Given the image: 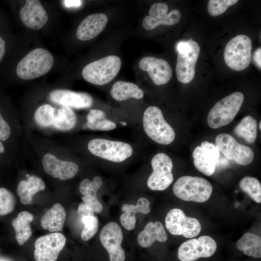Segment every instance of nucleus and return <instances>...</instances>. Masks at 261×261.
Listing matches in <instances>:
<instances>
[{
  "label": "nucleus",
  "mask_w": 261,
  "mask_h": 261,
  "mask_svg": "<svg viewBox=\"0 0 261 261\" xmlns=\"http://www.w3.org/2000/svg\"><path fill=\"white\" fill-rule=\"evenodd\" d=\"M54 58L47 50L36 48L28 53L18 63L16 72L23 80H30L43 76L52 68Z\"/></svg>",
  "instance_id": "nucleus-1"
},
{
  "label": "nucleus",
  "mask_w": 261,
  "mask_h": 261,
  "mask_svg": "<svg viewBox=\"0 0 261 261\" xmlns=\"http://www.w3.org/2000/svg\"><path fill=\"white\" fill-rule=\"evenodd\" d=\"M173 191L182 200L203 203L209 199L213 188L208 180L202 177L183 176L175 182Z\"/></svg>",
  "instance_id": "nucleus-2"
},
{
  "label": "nucleus",
  "mask_w": 261,
  "mask_h": 261,
  "mask_svg": "<svg viewBox=\"0 0 261 261\" xmlns=\"http://www.w3.org/2000/svg\"><path fill=\"white\" fill-rule=\"evenodd\" d=\"M143 124L145 133L154 142L167 145L174 141L175 136L174 130L165 121L158 107L151 106L145 110Z\"/></svg>",
  "instance_id": "nucleus-3"
},
{
  "label": "nucleus",
  "mask_w": 261,
  "mask_h": 261,
  "mask_svg": "<svg viewBox=\"0 0 261 261\" xmlns=\"http://www.w3.org/2000/svg\"><path fill=\"white\" fill-rule=\"evenodd\" d=\"M121 66V60L118 56H106L86 65L82 70V76L91 84L105 85L116 76Z\"/></svg>",
  "instance_id": "nucleus-4"
},
{
  "label": "nucleus",
  "mask_w": 261,
  "mask_h": 261,
  "mask_svg": "<svg viewBox=\"0 0 261 261\" xmlns=\"http://www.w3.org/2000/svg\"><path fill=\"white\" fill-rule=\"evenodd\" d=\"M244 100L240 92H235L217 102L207 116L209 126L218 129L230 124L239 112Z\"/></svg>",
  "instance_id": "nucleus-5"
},
{
  "label": "nucleus",
  "mask_w": 261,
  "mask_h": 261,
  "mask_svg": "<svg viewBox=\"0 0 261 261\" xmlns=\"http://www.w3.org/2000/svg\"><path fill=\"white\" fill-rule=\"evenodd\" d=\"M178 52L176 74L178 81L182 83L190 82L195 73V65L198 58L200 47L199 44L190 38L181 41L177 45Z\"/></svg>",
  "instance_id": "nucleus-6"
},
{
  "label": "nucleus",
  "mask_w": 261,
  "mask_h": 261,
  "mask_svg": "<svg viewBox=\"0 0 261 261\" xmlns=\"http://www.w3.org/2000/svg\"><path fill=\"white\" fill-rule=\"evenodd\" d=\"M252 42L249 37L239 35L232 39L224 49V58L226 65L236 71L248 67L251 59Z\"/></svg>",
  "instance_id": "nucleus-7"
},
{
  "label": "nucleus",
  "mask_w": 261,
  "mask_h": 261,
  "mask_svg": "<svg viewBox=\"0 0 261 261\" xmlns=\"http://www.w3.org/2000/svg\"><path fill=\"white\" fill-rule=\"evenodd\" d=\"M87 147L94 155L115 162L124 161L133 153L132 147L126 143L103 138L91 140Z\"/></svg>",
  "instance_id": "nucleus-8"
},
{
  "label": "nucleus",
  "mask_w": 261,
  "mask_h": 261,
  "mask_svg": "<svg viewBox=\"0 0 261 261\" xmlns=\"http://www.w3.org/2000/svg\"><path fill=\"white\" fill-rule=\"evenodd\" d=\"M216 146L229 160L241 165H247L253 161L254 153L249 147L238 143L230 134L220 133L216 138Z\"/></svg>",
  "instance_id": "nucleus-9"
},
{
  "label": "nucleus",
  "mask_w": 261,
  "mask_h": 261,
  "mask_svg": "<svg viewBox=\"0 0 261 261\" xmlns=\"http://www.w3.org/2000/svg\"><path fill=\"white\" fill-rule=\"evenodd\" d=\"M151 166L153 172L147 179V186L153 190L166 189L174 180L172 160L165 153H159L153 157Z\"/></svg>",
  "instance_id": "nucleus-10"
},
{
  "label": "nucleus",
  "mask_w": 261,
  "mask_h": 261,
  "mask_svg": "<svg viewBox=\"0 0 261 261\" xmlns=\"http://www.w3.org/2000/svg\"><path fill=\"white\" fill-rule=\"evenodd\" d=\"M165 226L169 232L174 235H183L187 238L197 236L201 231L199 221L194 218L187 217L179 208H174L167 214Z\"/></svg>",
  "instance_id": "nucleus-11"
},
{
  "label": "nucleus",
  "mask_w": 261,
  "mask_h": 261,
  "mask_svg": "<svg viewBox=\"0 0 261 261\" xmlns=\"http://www.w3.org/2000/svg\"><path fill=\"white\" fill-rule=\"evenodd\" d=\"M217 248V243L211 237L203 235L183 242L178 248V257L181 261H195L213 256Z\"/></svg>",
  "instance_id": "nucleus-12"
},
{
  "label": "nucleus",
  "mask_w": 261,
  "mask_h": 261,
  "mask_svg": "<svg viewBox=\"0 0 261 261\" xmlns=\"http://www.w3.org/2000/svg\"><path fill=\"white\" fill-rule=\"evenodd\" d=\"M64 234L54 232L41 236L35 242L34 257L36 261H56L66 243Z\"/></svg>",
  "instance_id": "nucleus-13"
},
{
  "label": "nucleus",
  "mask_w": 261,
  "mask_h": 261,
  "mask_svg": "<svg viewBox=\"0 0 261 261\" xmlns=\"http://www.w3.org/2000/svg\"><path fill=\"white\" fill-rule=\"evenodd\" d=\"M100 239L109 254L110 261H125V252L121 246L123 233L118 224L110 222L105 225L100 232Z\"/></svg>",
  "instance_id": "nucleus-14"
},
{
  "label": "nucleus",
  "mask_w": 261,
  "mask_h": 261,
  "mask_svg": "<svg viewBox=\"0 0 261 261\" xmlns=\"http://www.w3.org/2000/svg\"><path fill=\"white\" fill-rule=\"evenodd\" d=\"M221 153L215 145L207 141L197 146L192 155L193 163L196 169L207 176L213 174L216 169V163Z\"/></svg>",
  "instance_id": "nucleus-15"
},
{
  "label": "nucleus",
  "mask_w": 261,
  "mask_h": 261,
  "mask_svg": "<svg viewBox=\"0 0 261 261\" xmlns=\"http://www.w3.org/2000/svg\"><path fill=\"white\" fill-rule=\"evenodd\" d=\"M168 5L163 2L155 3L149 11V15L145 17L143 20V27L151 30L160 25L172 26L177 24L181 19L179 11L174 9L169 13Z\"/></svg>",
  "instance_id": "nucleus-16"
},
{
  "label": "nucleus",
  "mask_w": 261,
  "mask_h": 261,
  "mask_svg": "<svg viewBox=\"0 0 261 261\" xmlns=\"http://www.w3.org/2000/svg\"><path fill=\"white\" fill-rule=\"evenodd\" d=\"M139 66L141 69L147 72L153 82L158 86L167 83L173 75L171 66L163 59L146 57L140 61Z\"/></svg>",
  "instance_id": "nucleus-17"
},
{
  "label": "nucleus",
  "mask_w": 261,
  "mask_h": 261,
  "mask_svg": "<svg viewBox=\"0 0 261 261\" xmlns=\"http://www.w3.org/2000/svg\"><path fill=\"white\" fill-rule=\"evenodd\" d=\"M43 165L47 174L61 180L72 178L79 170L76 163L60 160L50 153H47L44 156Z\"/></svg>",
  "instance_id": "nucleus-18"
},
{
  "label": "nucleus",
  "mask_w": 261,
  "mask_h": 261,
  "mask_svg": "<svg viewBox=\"0 0 261 261\" xmlns=\"http://www.w3.org/2000/svg\"><path fill=\"white\" fill-rule=\"evenodd\" d=\"M22 22L28 28L37 30L42 29L48 19V14L38 0H28L20 12Z\"/></svg>",
  "instance_id": "nucleus-19"
},
{
  "label": "nucleus",
  "mask_w": 261,
  "mask_h": 261,
  "mask_svg": "<svg viewBox=\"0 0 261 261\" xmlns=\"http://www.w3.org/2000/svg\"><path fill=\"white\" fill-rule=\"evenodd\" d=\"M49 97L50 101L55 103L76 109L88 108L93 104L92 97L85 92L56 89L52 91Z\"/></svg>",
  "instance_id": "nucleus-20"
},
{
  "label": "nucleus",
  "mask_w": 261,
  "mask_h": 261,
  "mask_svg": "<svg viewBox=\"0 0 261 261\" xmlns=\"http://www.w3.org/2000/svg\"><path fill=\"white\" fill-rule=\"evenodd\" d=\"M108 22L107 16L103 13L89 15L79 25L76 32L81 41H88L97 37L105 28Z\"/></svg>",
  "instance_id": "nucleus-21"
},
{
  "label": "nucleus",
  "mask_w": 261,
  "mask_h": 261,
  "mask_svg": "<svg viewBox=\"0 0 261 261\" xmlns=\"http://www.w3.org/2000/svg\"><path fill=\"white\" fill-rule=\"evenodd\" d=\"M102 184V180L100 176H95L92 181L85 178L79 185V191L83 195L82 199L84 203L89 205L96 213L102 210V206L97 197V191Z\"/></svg>",
  "instance_id": "nucleus-22"
},
{
  "label": "nucleus",
  "mask_w": 261,
  "mask_h": 261,
  "mask_svg": "<svg viewBox=\"0 0 261 261\" xmlns=\"http://www.w3.org/2000/svg\"><path fill=\"white\" fill-rule=\"evenodd\" d=\"M27 180L20 181L17 187V193L20 197V202L24 204L31 203L34 195L44 189L45 184L40 177L35 175H27Z\"/></svg>",
  "instance_id": "nucleus-23"
},
{
  "label": "nucleus",
  "mask_w": 261,
  "mask_h": 261,
  "mask_svg": "<svg viewBox=\"0 0 261 261\" xmlns=\"http://www.w3.org/2000/svg\"><path fill=\"white\" fill-rule=\"evenodd\" d=\"M167 240L166 232L160 221L147 223L137 237L138 244L143 247L150 246L156 241L164 242Z\"/></svg>",
  "instance_id": "nucleus-24"
},
{
  "label": "nucleus",
  "mask_w": 261,
  "mask_h": 261,
  "mask_svg": "<svg viewBox=\"0 0 261 261\" xmlns=\"http://www.w3.org/2000/svg\"><path fill=\"white\" fill-rule=\"evenodd\" d=\"M66 217L63 207L55 203L42 218L41 224L44 230L50 232L62 231Z\"/></svg>",
  "instance_id": "nucleus-25"
},
{
  "label": "nucleus",
  "mask_w": 261,
  "mask_h": 261,
  "mask_svg": "<svg viewBox=\"0 0 261 261\" xmlns=\"http://www.w3.org/2000/svg\"><path fill=\"white\" fill-rule=\"evenodd\" d=\"M110 95L118 101H123L130 98L141 99L144 97L143 91L136 85L128 82L117 81L112 86Z\"/></svg>",
  "instance_id": "nucleus-26"
},
{
  "label": "nucleus",
  "mask_w": 261,
  "mask_h": 261,
  "mask_svg": "<svg viewBox=\"0 0 261 261\" xmlns=\"http://www.w3.org/2000/svg\"><path fill=\"white\" fill-rule=\"evenodd\" d=\"M33 219L32 214L22 211L12 220V225L15 232V239L20 246L23 245L31 236L32 231L30 223Z\"/></svg>",
  "instance_id": "nucleus-27"
},
{
  "label": "nucleus",
  "mask_w": 261,
  "mask_h": 261,
  "mask_svg": "<svg viewBox=\"0 0 261 261\" xmlns=\"http://www.w3.org/2000/svg\"><path fill=\"white\" fill-rule=\"evenodd\" d=\"M236 248L248 256L261 257V237L256 234L246 232L236 242Z\"/></svg>",
  "instance_id": "nucleus-28"
},
{
  "label": "nucleus",
  "mask_w": 261,
  "mask_h": 261,
  "mask_svg": "<svg viewBox=\"0 0 261 261\" xmlns=\"http://www.w3.org/2000/svg\"><path fill=\"white\" fill-rule=\"evenodd\" d=\"M235 134L243 138L247 143H254L257 137V121L250 116L244 117L235 126Z\"/></svg>",
  "instance_id": "nucleus-29"
},
{
  "label": "nucleus",
  "mask_w": 261,
  "mask_h": 261,
  "mask_svg": "<svg viewBox=\"0 0 261 261\" xmlns=\"http://www.w3.org/2000/svg\"><path fill=\"white\" fill-rule=\"evenodd\" d=\"M76 122V116L71 108L62 106L55 115L53 126L61 130L72 129Z\"/></svg>",
  "instance_id": "nucleus-30"
},
{
  "label": "nucleus",
  "mask_w": 261,
  "mask_h": 261,
  "mask_svg": "<svg viewBox=\"0 0 261 261\" xmlns=\"http://www.w3.org/2000/svg\"><path fill=\"white\" fill-rule=\"evenodd\" d=\"M241 189L246 193L255 202L261 203V185L256 178L246 176L240 182Z\"/></svg>",
  "instance_id": "nucleus-31"
},
{
  "label": "nucleus",
  "mask_w": 261,
  "mask_h": 261,
  "mask_svg": "<svg viewBox=\"0 0 261 261\" xmlns=\"http://www.w3.org/2000/svg\"><path fill=\"white\" fill-rule=\"evenodd\" d=\"M55 115L53 108L50 105L46 104L38 108L35 112L34 118L40 126L47 127L53 125Z\"/></svg>",
  "instance_id": "nucleus-32"
},
{
  "label": "nucleus",
  "mask_w": 261,
  "mask_h": 261,
  "mask_svg": "<svg viewBox=\"0 0 261 261\" xmlns=\"http://www.w3.org/2000/svg\"><path fill=\"white\" fill-rule=\"evenodd\" d=\"M15 203V199L12 193L5 188H0V216L12 213Z\"/></svg>",
  "instance_id": "nucleus-33"
},
{
  "label": "nucleus",
  "mask_w": 261,
  "mask_h": 261,
  "mask_svg": "<svg viewBox=\"0 0 261 261\" xmlns=\"http://www.w3.org/2000/svg\"><path fill=\"white\" fill-rule=\"evenodd\" d=\"M82 222L84 224L81 237L84 241L91 239L97 232L99 221L97 218L93 216H86L82 218Z\"/></svg>",
  "instance_id": "nucleus-34"
},
{
  "label": "nucleus",
  "mask_w": 261,
  "mask_h": 261,
  "mask_svg": "<svg viewBox=\"0 0 261 261\" xmlns=\"http://www.w3.org/2000/svg\"><path fill=\"white\" fill-rule=\"evenodd\" d=\"M238 1L237 0H210L207 4L208 13L213 16H218Z\"/></svg>",
  "instance_id": "nucleus-35"
},
{
  "label": "nucleus",
  "mask_w": 261,
  "mask_h": 261,
  "mask_svg": "<svg viewBox=\"0 0 261 261\" xmlns=\"http://www.w3.org/2000/svg\"><path fill=\"white\" fill-rule=\"evenodd\" d=\"M150 202L144 197L138 199L136 205L125 204L122 206V210L131 217H135L137 213L147 214L150 212Z\"/></svg>",
  "instance_id": "nucleus-36"
},
{
  "label": "nucleus",
  "mask_w": 261,
  "mask_h": 261,
  "mask_svg": "<svg viewBox=\"0 0 261 261\" xmlns=\"http://www.w3.org/2000/svg\"><path fill=\"white\" fill-rule=\"evenodd\" d=\"M106 118L105 113L99 109H91L87 115V127L92 130L93 127L98 122Z\"/></svg>",
  "instance_id": "nucleus-37"
},
{
  "label": "nucleus",
  "mask_w": 261,
  "mask_h": 261,
  "mask_svg": "<svg viewBox=\"0 0 261 261\" xmlns=\"http://www.w3.org/2000/svg\"><path fill=\"white\" fill-rule=\"evenodd\" d=\"M121 224L128 230H133L136 223L135 217H131L126 212L122 213L120 217Z\"/></svg>",
  "instance_id": "nucleus-38"
},
{
  "label": "nucleus",
  "mask_w": 261,
  "mask_h": 261,
  "mask_svg": "<svg viewBox=\"0 0 261 261\" xmlns=\"http://www.w3.org/2000/svg\"><path fill=\"white\" fill-rule=\"evenodd\" d=\"M116 128V124L113 121L104 118L97 123L93 128L92 130L108 131Z\"/></svg>",
  "instance_id": "nucleus-39"
},
{
  "label": "nucleus",
  "mask_w": 261,
  "mask_h": 261,
  "mask_svg": "<svg viewBox=\"0 0 261 261\" xmlns=\"http://www.w3.org/2000/svg\"><path fill=\"white\" fill-rule=\"evenodd\" d=\"M11 132L9 125L0 114V140H6L10 137Z\"/></svg>",
  "instance_id": "nucleus-40"
},
{
  "label": "nucleus",
  "mask_w": 261,
  "mask_h": 261,
  "mask_svg": "<svg viewBox=\"0 0 261 261\" xmlns=\"http://www.w3.org/2000/svg\"><path fill=\"white\" fill-rule=\"evenodd\" d=\"M77 212L79 215L82 218L94 216V212L93 209L84 203H82L79 204Z\"/></svg>",
  "instance_id": "nucleus-41"
},
{
  "label": "nucleus",
  "mask_w": 261,
  "mask_h": 261,
  "mask_svg": "<svg viewBox=\"0 0 261 261\" xmlns=\"http://www.w3.org/2000/svg\"><path fill=\"white\" fill-rule=\"evenodd\" d=\"M229 164V160L221 153L219 158L216 163V168H225Z\"/></svg>",
  "instance_id": "nucleus-42"
},
{
  "label": "nucleus",
  "mask_w": 261,
  "mask_h": 261,
  "mask_svg": "<svg viewBox=\"0 0 261 261\" xmlns=\"http://www.w3.org/2000/svg\"><path fill=\"white\" fill-rule=\"evenodd\" d=\"M261 48H258L254 53L253 60L257 66V67L261 70Z\"/></svg>",
  "instance_id": "nucleus-43"
},
{
  "label": "nucleus",
  "mask_w": 261,
  "mask_h": 261,
  "mask_svg": "<svg viewBox=\"0 0 261 261\" xmlns=\"http://www.w3.org/2000/svg\"><path fill=\"white\" fill-rule=\"evenodd\" d=\"M64 4L68 7H78L82 3L81 0H64Z\"/></svg>",
  "instance_id": "nucleus-44"
},
{
  "label": "nucleus",
  "mask_w": 261,
  "mask_h": 261,
  "mask_svg": "<svg viewBox=\"0 0 261 261\" xmlns=\"http://www.w3.org/2000/svg\"><path fill=\"white\" fill-rule=\"evenodd\" d=\"M5 51V41L0 36V61L1 60Z\"/></svg>",
  "instance_id": "nucleus-45"
},
{
  "label": "nucleus",
  "mask_w": 261,
  "mask_h": 261,
  "mask_svg": "<svg viewBox=\"0 0 261 261\" xmlns=\"http://www.w3.org/2000/svg\"><path fill=\"white\" fill-rule=\"evenodd\" d=\"M4 151V146L1 143V142L0 141V153H2Z\"/></svg>",
  "instance_id": "nucleus-46"
},
{
  "label": "nucleus",
  "mask_w": 261,
  "mask_h": 261,
  "mask_svg": "<svg viewBox=\"0 0 261 261\" xmlns=\"http://www.w3.org/2000/svg\"><path fill=\"white\" fill-rule=\"evenodd\" d=\"M120 123L122 124L123 126H126L127 125L126 122H120Z\"/></svg>",
  "instance_id": "nucleus-47"
},
{
  "label": "nucleus",
  "mask_w": 261,
  "mask_h": 261,
  "mask_svg": "<svg viewBox=\"0 0 261 261\" xmlns=\"http://www.w3.org/2000/svg\"><path fill=\"white\" fill-rule=\"evenodd\" d=\"M261 122L260 121L259 125L260 130L261 129Z\"/></svg>",
  "instance_id": "nucleus-48"
}]
</instances>
